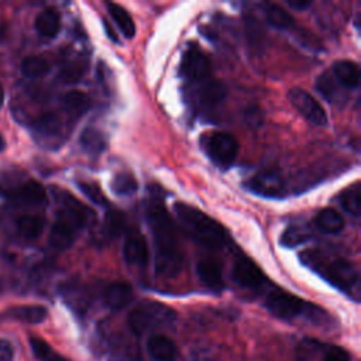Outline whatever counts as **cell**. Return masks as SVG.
<instances>
[{
  "label": "cell",
  "instance_id": "cell-1",
  "mask_svg": "<svg viewBox=\"0 0 361 361\" xmlns=\"http://www.w3.org/2000/svg\"><path fill=\"white\" fill-rule=\"evenodd\" d=\"M145 219L152 234L157 275L164 278L176 276L182 269V251L176 228L159 193H151L145 204Z\"/></svg>",
  "mask_w": 361,
  "mask_h": 361
},
{
  "label": "cell",
  "instance_id": "cell-2",
  "mask_svg": "<svg viewBox=\"0 0 361 361\" xmlns=\"http://www.w3.org/2000/svg\"><path fill=\"white\" fill-rule=\"evenodd\" d=\"M299 257L307 268L314 271L336 289L357 300L360 275L350 259L319 248L306 250L300 252Z\"/></svg>",
  "mask_w": 361,
  "mask_h": 361
},
{
  "label": "cell",
  "instance_id": "cell-3",
  "mask_svg": "<svg viewBox=\"0 0 361 361\" xmlns=\"http://www.w3.org/2000/svg\"><path fill=\"white\" fill-rule=\"evenodd\" d=\"M92 212L69 195H63L56 219L49 231V244L55 250L69 248L85 228Z\"/></svg>",
  "mask_w": 361,
  "mask_h": 361
},
{
  "label": "cell",
  "instance_id": "cell-4",
  "mask_svg": "<svg viewBox=\"0 0 361 361\" xmlns=\"http://www.w3.org/2000/svg\"><path fill=\"white\" fill-rule=\"evenodd\" d=\"M175 214L188 235L210 250H219L226 243L224 227L202 210L186 203H175Z\"/></svg>",
  "mask_w": 361,
  "mask_h": 361
},
{
  "label": "cell",
  "instance_id": "cell-5",
  "mask_svg": "<svg viewBox=\"0 0 361 361\" xmlns=\"http://www.w3.org/2000/svg\"><path fill=\"white\" fill-rule=\"evenodd\" d=\"M176 320V313L169 306L159 302H142L135 306L127 317L131 333L141 336L154 330L166 329Z\"/></svg>",
  "mask_w": 361,
  "mask_h": 361
},
{
  "label": "cell",
  "instance_id": "cell-6",
  "mask_svg": "<svg viewBox=\"0 0 361 361\" xmlns=\"http://www.w3.org/2000/svg\"><path fill=\"white\" fill-rule=\"evenodd\" d=\"M264 306L272 316L286 322L295 320L298 317H305V316L312 317L313 320H317L319 317L326 316L323 309L317 307L316 305L309 303L302 298L281 289L271 290L265 296Z\"/></svg>",
  "mask_w": 361,
  "mask_h": 361
},
{
  "label": "cell",
  "instance_id": "cell-7",
  "mask_svg": "<svg viewBox=\"0 0 361 361\" xmlns=\"http://www.w3.org/2000/svg\"><path fill=\"white\" fill-rule=\"evenodd\" d=\"M200 145L209 159L221 169H227L235 162L238 154V142L228 133H206L200 138Z\"/></svg>",
  "mask_w": 361,
  "mask_h": 361
},
{
  "label": "cell",
  "instance_id": "cell-8",
  "mask_svg": "<svg viewBox=\"0 0 361 361\" xmlns=\"http://www.w3.org/2000/svg\"><path fill=\"white\" fill-rule=\"evenodd\" d=\"M226 86L209 76L206 79L188 83L185 99L193 109L207 111L217 107L226 97Z\"/></svg>",
  "mask_w": 361,
  "mask_h": 361
},
{
  "label": "cell",
  "instance_id": "cell-9",
  "mask_svg": "<svg viewBox=\"0 0 361 361\" xmlns=\"http://www.w3.org/2000/svg\"><path fill=\"white\" fill-rule=\"evenodd\" d=\"M180 76L188 82H197L210 76L212 63L204 51L197 44H189L182 55L179 65Z\"/></svg>",
  "mask_w": 361,
  "mask_h": 361
},
{
  "label": "cell",
  "instance_id": "cell-10",
  "mask_svg": "<svg viewBox=\"0 0 361 361\" xmlns=\"http://www.w3.org/2000/svg\"><path fill=\"white\" fill-rule=\"evenodd\" d=\"M0 195L18 206H44L47 203L45 188L37 180H25L0 189Z\"/></svg>",
  "mask_w": 361,
  "mask_h": 361
},
{
  "label": "cell",
  "instance_id": "cell-11",
  "mask_svg": "<svg viewBox=\"0 0 361 361\" xmlns=\"http://www.w3.org/2000/svg\"><path fill=\"white\" fill-rule=\"evenodd\" d=\"M233 281L244 289H259L267 283V276L262 269L247 255L238 254L233 261Z\"/></svg>",
  "mask_w": 361,
  "mask_h": 361
},
{
  "label": "cell",
  "instance_id": "cell-12",
  "mask_svg": "<svg viewBox=\"0 0 361 361\" xmlns=\"http://www.w3.org/2000/svg\"><path fill=\"white\" fill-rule=\"evenodd\" d=\"M288 99L290 104L312 124L326 126L327 116L323 106L306 90L300 87H293L288 92Z\"/></svg>",
  "mask_w": 361,
  "mask_h": 361
},
{
  "label": "cell",
  "instance_id": "cell-13",
  "mask_svg": "<svg viewBox=\"0 0 361 361\" xmlns=\"http://www.w3.org/2000/svg\"><path fill=\"white\" fill-rule=\"evenodd\" d=\"M247 189L259 196L272 199H282L288 192L286 182L276 171L258 172L247 182Z\"/></svg>",
  "mask_w": 361,
  "mask_h": 361
},
{
  "label": "cell",
  "instance_id": "cell-14",
  "mask_svg": "<svg viewBox=\"0 0 361 361\" xmlns=\"http://www.w3.org/2000/svg\"><path fill=\"white\" fill-rule=\"evenodd\" d=\"M123 258L127 264L135 267H144L148 262V245L138 230H130L127 233L123 245Z\"/></svg>",
  "mask_w": 361,
  "mask_h": 361
},
{
  "label": "cell",
  "instance_id": "cell-15",
  "mask_svg": "<svg viewBox=\"0 0 361 361\" xmlns=\"http://www.w3.org/2000/svg\"><path fill=\"white\" fill-rule=\"evenodd\" d=\"M48 316V310L41 305L10 306L0 313V320H16L28 324H39Z\"/></svg>",
  "mask_w": 361,
  "mask_h": 361
},
{
  "label": "cell",
  "instance_id": "cell-16",
  "mask_svg": "<svg viewBox=\"0 0 361 361\" xmlns=\"http://www.w3.org/2000/svg\"><path fill=\"white\" fill-rule=\"evenodd\" d=\"M196 272L200 282L212 290H220L224 286L223 267L213 257H203L196 264Z\"/></svg>",
  "mask_w": 361,
  "mask_h": 361
},
{
  "label": "cell",
  "instance_id": "cell-17",
  "mask_svg": "<svg viewBox=\"0 0 361 361\" xmlns=\"http://www.w3.org/2000/svg\"><path fill=\"white\" fill-rule=\"evenodd\" d=\"M63 123L56 113H45L34 123V134L44 142L62 137Z\"/></svg>",
  "mask_w": 361,
  "mask_h": 361
},
{
  "label": "cell",
  "instance_id": "cell-18",
  "mask_svg": "<svg viewBox=\"0 0 361 361\" xmlns=\"http://www.w3.org/2000/svg\"><path fill=\"white\" fill-rule=\"evenodd\" d=\"M45 219L39 214H24L16 220V234L21 241L32 243L44 231Z\"/></svg>",
  "mask_w": 361,
  "mask_h": 361
},
{
  "label": "cell",
  "instance_id": "cell-19",
  "mask_svg": "<svg viewBox=\"0 0 361 361\" xmlns=\"http://www.w3.org/2000/svg\"><path fill=\"white\" fill-rule=\"evenodd\" d=\"M133 288L127 282H113L103 292V302L110 310L126 307L133 299Z\"/></svg>",
  "mask_w": 361,
  "mask_h": 361
},
{
  "label": "cell",
  "instance_id": "cell-20",
  "mask_svg": "<svg viewBox=\"0 0 361 361\" xmlns=\"http://www.w3.org/2000/svg\"><path fill=\"white\" fill-rule=\"evenodd\" d=\"M147 351L155 361H175L178 358L176 344L164 334H154L147 341Z\"/></svg>",
  "mask_w": 361,
  "mask_h": 361
},
{
  "label": "cell",
  "instance_id": "cell-21",
  "mask_svg": "<svg viewBox=\"0 0 361 361\" xmlns=\"http://www.w3.org/2000/svg\"><path fill=\"white\" fill-rule=\"evenodd\" d=\"M35 31L39 37L51 39L59 34L61 30V14L54 7H47L41 10L34 21Z\"/></svg>",
  "mask_w": 361,
  "mask_h": 361
},
{
  "label": "cell",
  "instance_id": "cell-22",
  "mask_svg": "<svg viewBox=\"0 0 361 361\" xmlns=\"http://www.w3.org/2000/svg\"><path fill=\"white\" fill-rule=\"evenodd\" d=\"M331 76L345 89H355L360 85V69L357 63L348 59L336 61L331 66Z\"/></svg>",
  "mask_w": 361,
  "mask_h": 361
},
{
  "label": "cell",
  "instance_id": "cell-23",
  "mask_svg": "<svg viewBox=\"0 0 361 361\" xmlns=\"http://www.w3.org/2000/svg\"><path fill=\"white\" fill-rule=\"evenodd\" d=\"M314 226L319 231L324 234H337L344 227V219L336 209L324 207L317 213L314 219Z\"/></svg>",
  "mask_w": 361,
  "mask_h": 361
},
{
  "label": "cell",
  "instance_id": "cell-24",
  "mask_svg": "<svg viewBox=\"0 0 361 361\" xmlns=\"http://www.w3.org/2000/svg\"><path fill=\"white\" fill-rule=\"evenodd\" d=\"M264 17L269 25L278 30H289L295 25L293 17L281 6L275 3H262L261 4Z\"/></svg>",
  "mask_w": 361,
  "mask_h": 361
},
{
  "label": "cell",
  "instance_id": "cell-25",
  "mask_svg": "<svg viewBox=\"0 0 361 361\" xmlns=\"http://www.w3.org/2000/svg\"><path fill=\"white\" fill-rule=\"evenodd\" d=\"M62 104L65 111L73 120L80 118L90 107V97L80 90H71L63 94Z\"/></svg>",
  "mask_w": 361,
  "mask_h": 361
},
{
  "label": "cell",
  "instance_id": "cell-26",
  "mask_svg": "<svg viewBox=\"0 0 361 361\" xmlns=\"http://www.w3.org/2000/svg\"><path fill=\"white\" fill-rule=\"evenodd\" d=\"M89 68V61L87 58H76V59H72L69 62H66L61 69H59V73H58V79L62 82V83H66V85H72V83H76L79 82L86 71Z\"/></svg>",
  "mask_w": 361,
  "mask_h": 361
},
{
  "label": "cell",
  "instance_id": "cell-27",
  "mask_svg": "<svg viewBox=\"0 0 361 361\" xmlns=\"http://www.w3.org/2000/svg\"><path fill=\"white\" fill-rule=\"evenodd\" d=\"M107 10L111 18L116 21L117 27L123 32L126 38H133L135 34V24L130 16V13L117 3H107Z\"/></svg>",
  "mask_w": 361,
  "mask_h": 361
},
{
  "label": "cell",
  "instance_id": "cell-28",
  "mask_svg": "<svg viewBox=\"0 0 361 361\" xmlns=\"http://www.w3.org/2000/svg\"><path fill=\"white\" fill-rule=\"evenodd\" d=\"M80 145L82 148L92 154V155H99L102 154L104 149H106V138L103 135L102 131H99L97 128H93V127H87L82 131L80 134Z\"/></svg>",
  "mask_w": 361,
  "mask_h": 361
},
{
  "label": "cell",
  "instance_id": "cell-29",
  "mask_svg": "<svg viewBox=\"0 0 361 361\" xmlns=\"http://www.w3.org/2000/svg\"><path fill=\"white\" fill-rule=\"evenodd\" d=\"M360 182H355L353 183L351 186H348L347 189H344L340 196L337 197L338 199V203L340 206L351 216L354 217H358L360 216V212H361V200H360V196H361V188H360Z\"/></svg>",
  "mask_w": 361,
  "mask_h": 361
},
{
  "label": "cell",
  "instance_id": "cell-30",
  "mask_svg": "<svg viewBox=\"0 0 361 361\" xmlns=\"http://www.w3.org/2000/svg\"><path fill=\"white\" fill-rule=\"evenodd\" d=\"M28 341H30V347H31L32 354L39 361H69L62 354H59L56 350H54L52 345L41 337L31 336L28 338Z\"/></svg>",
  "mask_w": 361,
  "mask_h": 361
},
{
  "label": "cell",
  "instance_id": "cell-31",
  "mask_svg": "<svg viewBox=\"0 0 361 361\" xmlns=\"http://www.w3.org/2000/svg\"><path fill=\"white\" fill-rule=\"evenodd\" d=\"M51 69L49 62L44 56L31 55L23 59L21 72L25 78H41L47 75Z\"/></svg>",
  "mask_w": 361,
  "mask_h": 361
},
{
  "label": "cell",
  "instance_id": "cell-32",
  "mask_svg": "<svg viewBox=\"0 0 361 361\" xmlns=\"http://www.w3.org/2000/svg\"><path fill=\"white\" fill-rule=\"evenodd\" d=\"M310 230L307 226L292 224L281 235V244L288 248L298 247L310 238Z\"/></svg>",
  "mask_w": 361,
  "mask_h": 361
},
{
  "label": "cell",
  "instance_id": "cell-33",
  "mask_svg": "<svg viewBox=\"0 0 361 361\" xmlns=\"http://www.w3.org/2000/svg\"><path fill=\"white\" fill-rule=\"evenodd\" d=\"M138 189L137 179L128 172H120L114 175L111 180V190L118 196H130Z\"/></svg>",
  "mask_w": 361,
  "mask_h": 361
},
{
  "label": "cell",
  "instance_id": "cell-34",
  "mask_svg": "<svg viewBox=\"0 0 361 361\" xmlns=\"http://www.w3.org/2000/svg\"><path fill=\"white\" fill-rule=\"evenodd\" d=\"M126 230V217L120 210H109L104 219V231L110 238L120 235Z\"/></svg>",
  "mask_w": 361,
  "mask_h": 361
},
{
  "label": "cell",
  "instance_id": "cell-35",
  "mask_svg": "<svg viewBox=\"0 0 361 361\" xmlns=\"http://www.w3.org/2000/svg\"><path fill=\"white\" fill-rule=\"evenodd\" d=\"M337 82L334 80V78L331 76V73L329 72H324L322 73L317 80H316V89L317 92L329 102H336L337 100V94H338V90H337Z\"/></svg>",
  "mask_w": 361,
  "mask_h": 361
},
{
  "label": "cell",
  "instance_id": "cell-36",
  "mask_svg": "<svg viewBox=\"0 0 361 361\" xmlns=\"http://www.w3.org/2000/svg\"><path fill=\"white\" fill-rule=\"evenodd\" d=\"M78 188L80 189V192L94 204L99 206H107L109 200L104 196V193L102 192V189L94 183V182H86V180H79L78 182Z\"/></svg>",
  "mask_w": 361,
  "mask_h": 361
},
{
  "label": "cell",
  "instance_id": "cell-37",
  "mask_svg": "<svg viewBox=\"0 0 361 361\" xmlns=\"http://www.w3.org/2000/svg\"><path fill=\"white\" fill-rule=\"evenodd\" d=\"M245 28H247V37H248L250 44L252 47L261 45L262 30H261V27L258 24V20L251 13L245 14Z\"/></svg>",
  "mask_w": 361,
  "mask_h": 361
},
{
  "label": "cell",
  "instance_id": "cell-38",
  "mask_svg": "<svg viewBox=\"0 0 361 361\" xmlns=\"http://www.w3.org/2000/svg\"><path fill=\"white\" fill-rule=\"evenodd\" d=\"M322 361H351L350 354L337 345H329Z\"/></svg>",
  "mask_w": 361,
  "mask_h": 361
},
{
  "label": "cell",
  "instance_id": "cell-39",
  "mask_svg": "<svg viewBox=\"0 0 361 361\" xmlns=\"http://www.w3.org/2000/svg\"><path fill=\"white\" fill-rule=\"evenodd\" d=\"M14 347L11 341L6 338H0V361H14Z\"/></svg>",
  "mask_w": 361,
  "mask_h": 361
},
{
  "label": "cell",
  "instance_id": "cell-40",
  "mask_svg": "<svg viewBox=\"0 0 361 361\" xmlns=\"http://www.w3.org/2000/svg\"><path fill=\"white\" fill-rule=\"evenodd\" d=\"M286 4L298 11H302V10L307 8L312 4V1H309V0H286Z\"/></svg>",
  "mask_w": 361,
  "mask_h": 361
},
{
  "label": "cell",
  "instance_id": "cell-41",
  "mask_svg": "<svg viewBox=\"0 0 361 361\" xmlns=\"http://www.w3.org/2000/svg\"><path fill=\"white\" fill-rule=\"evenodd\" d=\"M7 37V24L4 21H0V42H3Z\"/></svg>",
  "mask_w": 361,
  "mask_h": 361
},
{
  "label": "cell",
  "instance_id": "cell-42",
  "mask_svg": "<svg viewBox=\"0 0 361 361\" xmlns=\"http://www.w3.org/2000/svg\"><path fill=\"white\" fill-rule=\"evenodd\" d=\"M104 28H106V31H107V34H109V37L113 39V41H116V42H118V38H117V35H116V32H114V30H111L110 27H109V24H107V21L104 20Z\"/></svg>",
  "mask_w": 361,
  "mask_h": 361
},
{
  "label": "cell",
  "instance_id": "cell-43",
  "mask_svg": "<svg viewBox=\"0 0 361 361\" xmlns=\"http://www.w3.org/2000/svg\"><path fill=\"white\" fill-rule=\"evenodd\" d=\"M3 103H4V89H3V86L0 83V107L3 106Z\"/></svg>",
  "mask_w": 361,
  "mask_h": 361
},
{
  "label": "cell",
  "instance_id": "cell-44",
  "mask_svg": "<svg viewBox=\"0 0 361 361\" xmlns=\"http://www.w3.org/2000/svg\"><path fill=\"white\" fill-rule=\"evenodd\" d=\"M4 148H6V141H4L3 135L0 134V152H3V151H4Z\"/></svg>",
  "mask_w": 361,
  "mask_h": 361
},
{
  "label": "cell",
  "instance_id": "cell-45",
  "mask_svg": "<svg viewBox=\"0 0 361 361\" xmlns=\"http://www.w3.org/2000/svg\"><path fill=\"white\" fill-rule=\"evenodd\" d=\"M4 290V283H3V279H1V276H0V293Z\"/></svg>",
  "mask_w": 361,
  "mask_h": 361
}]
</instances>
